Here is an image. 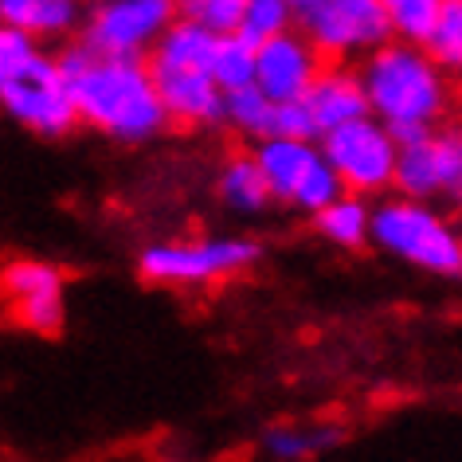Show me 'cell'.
<instances>
[{"mask_svg": "<svg viewBox=\"0 0 462 462\" xmlns=\"http://www.w3.org/2000/svg\"><path fill=\"white\" fill-rule=\"evenodd\" d=\"M60 60L67 83H71L79 122L87 130L110 137L118 145H145L172 125L149 60L102 55L83 48V43L67 48Z\"/></svg>", "mask_w": 462, "mask_h": 462, "instance_id": "obj_1", "label": "cell"}, {"mask_svg": "<svg viewBox=\"0 0 462 462\" xmlns=\"http://www.w3.org/2000/svg\"><path fill=\"white\" fill-rule=\"evenodd\" d=\"M368 95V114L380 118L400 142H411L443 125L455 106V79L427 51V43L388 40L356 63Z\"/></svg>", "mask_w": 462, "mask_h": 462, "instance_id": "obj_2", "label": "cell"}, {"mask_svg": "<svg viewBox=\"0 0 462 462\" xmlns=\"http://www.w3.org/2000/svg\"><path fill=\"white\" fill-rule=\"evenodd\" d=\"M0 106L20 130L43 142H60L75 125H83L63 60L48 51V43L16 28L0 32Z\"/></svg>", "mask_w": 462, "mask_h": 462, "instance_id": "obj_3", "label": "cell"}, {"mask_svg": "<svg viewBox=\"0 0 462 462\" xmlns=\"http://www.w3.org/2000/svg\"><path fill=\"white\" fill-rule=\"evenodd\" d=\"M216 43H219L216 32L180 16L165 32V40L153 48V55H149L165 114L180 130H212V125H224L227 95L216 83V71H212Z\"/></svg>", "mask_w": 462, "mask_h": 462, "instance_id": "obj_4", "label": "cell"}, {"mask_svg": "<svg viewBox=\"0 0 462 462\" xmlns=\"http://www.w3.org/2000/svg\"><path fill=\"white\" fill-rule=\"evenodd\" d=\"M373 247L427 279H462V224L435 200L403 192L380 196L373 208Z\"/></svg>", "mask_w": 462, "mask_h": 462, "instance_id": "obj_5", "label": "cell"}, {"mask_svg": "<svg viewBox=\"0 0 462 462\" xmlns=\"http://www.w3.org/2000/svg\"><path fill=\"white\" fill-rule=\"evenodd\" d=\"M263 247L251 236H192L161 239L137 255V274L165 291H208L231 282L259 263Z\"/></svg>", "mask_w": 462, "mask_h": 462, "instance_id": "obj_6", "label": "cell"}, {"mask_svg": "<svg viewBox=\"0 0 462 462\" xmlns=\"http://www.w3.org/2000/svg\"><path fill=\"white\" fill-rule=\"evenodd\" d=\"M259 165L267 172L274 204L314 219L321 208L345 192L337 169L329 165L318 137H267L255 145Z\"/></svg>", "mask_w": 462, "mask_h": 462, "instance_id": "obj_7", "label": "cell"}, {"mask_svg": "<svg viewBox=\"0 0 462 462\" xmlns=\"http://www.w3.org/2000/svg\"><path fill=\"white\" fill-rule=\"evenodd\" d=\"M180 20V0H90L79 43L102 55L149 60Z\"/></svg>", "mask_w": 462, "mask_h": 462, "instance_id": "obj_8", "label": "cell"}, {"mask_svg": "<svg viewBox=\"0 0 462 462\" xmlns=\"http://www.w3.org/2000/svg\"><path fill=\"white\" fill-rule=\"evenodd\" d=\"M329 165L337 169L345 192L356 196H388L396 189V169H400V137L388 130L380 118H356L341 130L321 137Z\"/></svg>", "mask_w": 462, "mask_h": 462, "instance_id": "obj_9", "label": "cell"}, {"mask_svg": "<svg viewBox=\"0 0 462 462\" xmlns=\"http://www.w3.org/2000/svg\"><path fill=\"white\" fill-rule=\"evenodd\" d=\"M314 48L326 55V63H361L376 48H384L392 36L384 0H321L302 24Z\"/></svg>", "mask_w": 462, "mask_h": 462, "instance_id": "obj_10", "label": "cell"}, {"mask_svg": "<svg viewBox=\"0 0 462 462\" xmlns=\"http://www.w3.org/2000/svg\"><path fill=\"white\" fill-rule=\"evenodd\" d=\"M8 321L36 337H55L67 321V274L48 259L16 255L5 267Z\"/></svg>", "mask_w": 462, "mask_h": 462, "instance_id": "obj_11", "label": "cell"}, {"mask_svg": "<svg viewBox=\"0 0 462 462\" xmlns=\"http://www.w3.org/2000/svg\"><path fill=\"white\" fill-rule=\"evenodd\" d=\"M396 192L415 200H450L462 192V122L447 118L400 145Z\"/></svg>", "mask_w": 462, "mask_h": 462, "instance_id": "obj_12", "label": "cell"}, {"mask_svg": "<svg viewBox=\"0 0 462 462\" xmlns=\"http://www.w3.org/2000/svg\"><path fill=\"white\" fill-rule=\"evenodd\" d=\"M321 71H326V55L314 48V40L302 28H291L282 36L259 43L255 87L274 102L306 98V90L318 83Z\"/></svg>", "mask_w": 462, "mask_h": 462, "instance_id": "obj_13", "label": "cell"}, {"mask_svg": "<svg viewBox=\"0 0 462 462\" xmlns=\"http://www.w3.org/2000/svg\"><path fill=\"white\" fill-rule=\"evenodd\" d=\"M306 110L318 125V137H326L356 118H368V95L361 83V71L353 63H326L318 83L306 90Z\"/></svg>", "mask_w": 462, "mask_h": 462, "instance_id": "obj_14", "label": "cell"}, {"mask_svg": "<svg viewBox=\"0 0 462 462\" xmlns=\"http://www.w3.org/2000/svg\"><path fill=\"white\" fill-rule=\"evenodd\" d=\"M83 0H0V24L16 28L40 43L67 40L83 32Z\"/></svg>", "mask_w": 462, "mask_h": 462, "instance_id": "obj_15", "label": "cell"}, {"mask_svg": "<svg viewBox=\"0 0 462 462\" xmlns=\"http://www.w3.org/2000/svg\"><path fill=\"white\" fill-rule=\"evenodd\" d=\"M216 196L236 216H259L274 204L267 172H263L255 149H236V153L224 157V165L216 172Z\"/></svg>", "mask_w": 462, "mask_h": 462, "instance_id": "obj_16", "label": "cell"}, {"mask_svg": "<svg viewBox=\"0 0 462 462\" xmlns=\"http://www.w3.org/2000/svg\"><path fill=\"white\" fill-rule=\"evenodd\" d=\"M373 208L376 204H368V196L341 192L337 200L326 204L314 216V231L326 239L329 247L361 251V247L373 244Z\"/></svg>", "mask_w": 462, "mask_h": 462, "instance_id": "obj_17", "label": "cell"}, {"mask_svg": "<svg viewBox=\"0 0 462 462\" xmlns=\"http://www.w3.org/2000/svg\"><path fill=\"white\" fill-rule=\"evenodd\" d=\"M341 443V427L337 423H279L263 435V450L274 462H314L318 455H326Z\"/></svg>", "mask_w": 462, "mask_h": 462, "instance_id": "obj_18", "label": "cell"}, {"mask_svg": "<svg viewBox=\"0 0 462 462\" xmlns=\"http://www.w3.org/2000/svg\"><path fill=\"white\" fill-rule=\"evenodd\" d=\"M274 114H279V102H274L271 95H263L259 87L231 90V95L224 98V125L231 134L255 142V145L274 137Z\"/></svg>", "mask_w": 462, "mask_h": 462, "instance_id": "obj_19", "label": "cell"}, {"mask_svg": "<svg viewBox=\"0 0 462 462\" xmlns=\"http://www.w3.org/2000/svg\"><path fill=\"white\" fill-rule=\"evenodd\" d=\"M255 67H259V43H251L247 36H239V32L219 36L212 71H216V83L224 87V95L255 87Z\"/></svg>", "mask_w": 462, "mask_h": 462, "instance_id": "obj_20", "label": "cell"}, {"mask_svg": "<svg viewBox=\"0 0 462 462\" xmlns=\"http://www.w3.org/2000/svg\"><path fill=\"white\" fill-rule=\"evenodd\" d=\"M447 0H384V13L392 24V36L408 43H427L443 16Z\"/></svg>", "mask_w": 462, "mask_h": 462, "instance_id": "obj_21", "label": "cell"}, {"mask_svg": "<svg viewBox=\"0 0 462 462\" xmlns=\"http://www.w3.org/2000/svg\"><path fill=\"white\" fill-rule=\"evenodd\" d=\"M291 28H298V16L286 0H247L244 20H239V36H247L251 43H267Z\"/></svg>", "mask_w": 462, "mask_h": 462, "instance_id": "obj_22", "label": "cell"}, {"mask_svg": "<svg viewBox=\"0 0 462 462\" xmlns=\"http://www.w3.org/2000/svg\"><path fill=\"white\" fill-rule=\"evenodd\" d=\"M427 51L443 63L450 79L462 83V0H447L443 5V16H439L431 40H427Z\"/></svg>", "mask_w": 462, "mask_h": 462, "instance_id": "obj_23", "label": "cell"}, {"mask_svg": "<svg viewBox=\"0 0 462 462\" xmlns=\"http://www.w3.org/2000/svg\"><path fill=\"white\" fill-rule=\"evenodd\" d=\"M244 8H247V0H180V16L196 20V24L216 32V36H231V32H239Z\"/></svg>", "mask_w": 462, "mask_h": 462, "instance_id": "obj_24", "label": "cell"}, {"mask_svg": "<svg viewBox=\"0 0 462 462\" xmlns=\"http://www.w3.org/2000/svg\"><path fill=\"white\" fill-rule=\"evenodd\" d=\"M274 137H318V125H314V118H310L302 98L279 102V114H274Z\"/></svg>", "mask_w": 462, "mask_h": 462, "instance_id": "obj_25", "label": "cell"}, {"mask_svg": "<svg viewBox=\"0 0 462 462\" xmlns=\"http://www.w3.org/2000/svg\"><path fill=\"white\" fill-rule=\"evenodd\" d=\"M286 5H291V8H294V16H298V24H302V20H306L310 13H314V8L321 5V0H286Z\"/></svg>", "mask_w": 462, "mask_h": 462, "instance_id": "obj_26", "label": "cell"}, {"mask_svg": "<svg viewBox=\"0 0 462 462\" xmlns=\"http://www.w3.org/2000/svg\"><path fill=\"white\" fill-rule=\"evenodd\" d=\"M447 204H450V216H455V219H458V224H462V192H455V196H450V200H447Z\"/></svg>", "mask_w": 462, "mask_h": 462, "instance_id": "obj_27", "label": "cell"}]
</instances>
